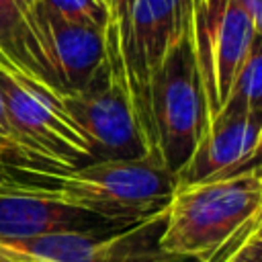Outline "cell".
I'll return each mask as SVG.
<instances>
[{
    "instance_id": "obj_1",
    "label": "cell",
    "mask_w": 262,
    "mask_h": 262,
    "mask_svg": "<svg viewBox=\"0 0 262 262\" xmlns=\"http://www.w3.org/2000/svg\"><path fill=\"white\" fill-rule=\"evenodd\" d=\"M2 166L16 178L39 184L59 201L88 211L111 225H131L164 211L178 188L176 174L164 164L160 154L90 162L70 170L20 164Z\"/></svg>"
},
{
    "instance_id": "obj_2",
    "label": "cell",
    "mask_w": 262,
    "mask_h": 262,
    "mask_svg": "<svg viewBox=\"0 0 262 262\" xmlns=\"http://www.w3.org/2000/svg\"><path fill=\"white\" fill-rule=\"evenodd\" d=\"M262 219V172L178 186L168 203L160 246L190 262H209L248 225Z\"/></svg>"
},
{
    "instance_id": "obj_3",
    "label": "cell",
    "mask_w": 262,
    "mask_h": 262,
    "mask_svg": "<svg viewBox=\"0 0 262 262\" xmlns=\"http://www.w3.org/2000/svg\"><path fill=\"white\" fill-rule=\"evenodd\" d=\"M0 92L10 129L2 164L70 170L92 162V149L61 104V96L25 86L0 72Z\"/></svg>"
},
{
    "instance_id": "obj_4",
    "label": "cell",
    "mask_w": 262,
    "mask_h": 262,
    "mask_svg": "<svg viewBox=\"0 0 262 262\" xmlns=\"http://www.w3.org/2000/svg\"><path fill=\"white\" fill-rule=\"evenodd\" d=\"M61 104L86 135L92 162L149 154L129 98L119 35L111 23L104 29V61L80 88L63 92Z\"/></svg>"
},
{
    "instance_id": "obj_5",
    "label": "cell",
    "mask_w": 262,
    "mask_h": 262,
    "mask_svg": "<svg viewBox=\"0 0 262 262\" xmlns=\"http://www.w3.org/2000/svg\"><path fill=\"white\" fill-rule=\"evenodd\" d=\"M149 115L156 149L176 174L207 127L203 86L192 53L190 29L168 51L149 82Z\"/></svg>"
},
{
    "instance_id": "obj_6",
    "label": "cell",
    "mask_w": 262,
    "mask_h": 262,
    "mask_svg": "<svg viewBox=\"0 0 262 262\" xmlns=\"http://www.w3.org/2000/svg\"><path fill=\"white\" fill-rule=\"evenodd\" d=\"M258 37L260 25L235 0H192L190 43L203 86L207 123L223 108Z\"/></svg>"
},
{
    "instance_id": "obj_7",
    "label": "cell",
    "mask_w": 262,
    "mask_h": 262,
    "mask_svg": "<svg viewBox=\"0 0 262 262\" xmlns=\"http://www.w3.org/2000/svg\"><path fill=\"white\" fill-rule=\"evenodd\" d=\"M192 0H135L119 41L133 113L149 154H158L149 115V82L168 51L190 29Z\"/></svg>"
},
{
    "instance_id": "obj_8",
    "label": "cell",
    "mask_w": 262,
    "mask_h": 262,
    "mask_svg": "<svg viewBox=\"0 0 262 262\" xmlns=\"http://www.w3.org/2000/svg\"><path fill=\"white\" fill-rule=\"evenodd\" d=\"M166 211L168 207L131 225L63 231L2 246L41 262H190L160 246Z\"/></svg>"
},
{
    "instance_id": "obj_9",
    "label": "cell",
    "mask_w": 262,
    "mask_h": 262,
    "mask_svg": "<svg viewBox=\"0 0 262 262\" xmlns=\"http://www.w3.org/2000/svg\"><path fill=\"white\" fill-rule=\"evenodd\" d=\"M119 227L88 211L76 209L47 188L20 180L4 166L0 170V244L35 239L63 231Z\"/></svg>"
},
{
    "instance_id": "obj_10",
    "label": "cell",
    "mask_w": 262,
    "mask_h": 262,
    "mask_svg": "<svg viewBox=\"0 0 262 262\" xmlns=\"http://www.w3.org/2000/svg\"><path fill=\"white\" fill-rule=\"evenodd\" d=\"M262 115L219 113L207 123L188 162L176 172L178 186L223 180L260 168Z\"/></svg>"
},
{
    "instance_id": "obj_11",
    "label": "cell",
    "mask_w": 262,
    "mask_h": 262,
    "mask_svg": "<svg viewBox=\"0 0 262 262\" xmlns=\"http://www.w3.org/2000/svg\"><path fill=\"white\" fill-rule=\"evenodd\" d=\"M35 20L61 94L80 88L104 61L106 27L61 18L37 2Z\"/></svg>"
},
{
    "instance_id": "obj_12",
    "label": "cell",
    "mask_w": 262,
    "mask_h": 262,
    "mask_svg": "<svg viewBox=\"0 0 262 262\" xmlns=\"http://www.w3.org/2000/svg\"><path fill=\"white\" fill-rule=\"evenodd\" d=\"M0 72L61 96L35 20V0H0Z\"/></svg>"
},
{
    "instance_id": "obj_13",
    "label": "cell",
    "mask_w": 262,
    "mask_h": 262,
    "mask_svg": "<svg viewBox=\"0 0 262 262\" xmlns=\"http://www.w3.org/2000/svg\"><path fill=\"white\" fill-rule=\"evenodd\" d=\"M219 113L262 115V51L260 37L254 41L242 70L237 72L229 96Z\"/></svg>"
},
{
    "instance_id": "obj_14",
    "label": "cell",
    "mask_w": 262,
    "mask_h": 262,
    "mask_svg": "<svg viewBox=\"0 0 262 262\" xmlns=\"http://www.w3.org/2000/svg\"><path fill=\"white\" fill-rule=\"evenodd\" d=\"M49 12L76 20V23H88L106 27L111 20V6L108 0H35Z\"/></svg>"
},
{
    "instance_id": "obj_15",
    "label": "cell",
    "mask_w": 262,
    "mask_h": 262,
    "mask_svg": "<svg viewBox=\"0 0 262 262\" xmlns=\"http://www.w3.org/2000/svg\"><path fill=\"white\" fill-rule=\"evenodd\" d=\"M260 221L262 219L248 225L239 235H235L227 246H223L209 262H262Z\"/></svg>"
},
{
    "instance_id": "obj_16",
    "label": "cell",
    "mask_w": 262,
    "mask_h": 262,
    "mask_svg": "<svg viewBox=\"0 0 262 262\" xmlns=\"http://www.w3.org/2000/svg\"><path fill=\"white\" fill-rule=\"evenodd\" d=\"M135 0H117L113 6H111V25L115 27L117 35H119V41L121 37L125 35L127 31V23H129V14H131V6H133Z\"/></svg>"
},
{
    "instance_id": "obj_17",
    "label": "cell",
    "mask_w": 262,
    "mask_h": 262,
    "mask_svg": "<svg viewBox=\"0 0 262 262\" xmlns=\"http://www.w3.org/2000/svg\"><path fill=\"white\" fill-rule=\"evenodd\" d=\"M8 147H10V129H8L4 100H2V92H0V151H6Z\"/></svg>"
},
{
    "instance_id": "obj_18",
    "label": "cell",
    "mask_w": 262,
    "mask_h": 262,
    "mask_svg": "<svg viewBox=\"0 0 262 262\" xmlns=\"http://www.w3.org/2000/svg\"><path fill=\"white\" fill-rule=\"evenodd\" d=\"M244 10L246 14L256 23V25H262L260 20V12H262V0H235Z\"/></svg>"
},
{
    "instance_id": "obj_19",
    "label": "cell",
    "mask_w": 262,
    "mask_h": 262,
    "mask_svg": "<svg viewBox=\"0 0 262 262\" xmlns=\"http://www.w3.org/2000/svg\"><path fill=\"white\" fill-rule=\"evenodd\" d=\"M18 258H20V254L16 250H10L0 244V262H18Z\"/></svg>"
},
{
    "instance_id": "obj_20",
    "label": "cell",
    "mask_w": 262,
    "mask_h": 262,
    "mask_svg": "<svg viewBox=\"0 0 262 262\" xmlns=\"http://www.w3.org/2000/svg\"><path fill=\"white\" fill-rule=\"evenodd\" d=\"M18 254H20V252H18ZM18 262H41V260H35V258H27V256H23V254H20Z\"/></svg>"
},
{
    "instance_id": "obj_21",
    "label": "cell",
    "mask_w": 262,
    "mask_h": 262,
    "mask_svg": "<svg viewBox=\"0 0 262 262\" xmlns=\"http://www.w3.org/2000/svg\"><path fill=\"white\" fill-rule=\"evenodd\" d=\"M0 170H2V162H0Z\"/></svg>"
}]
</instances>
